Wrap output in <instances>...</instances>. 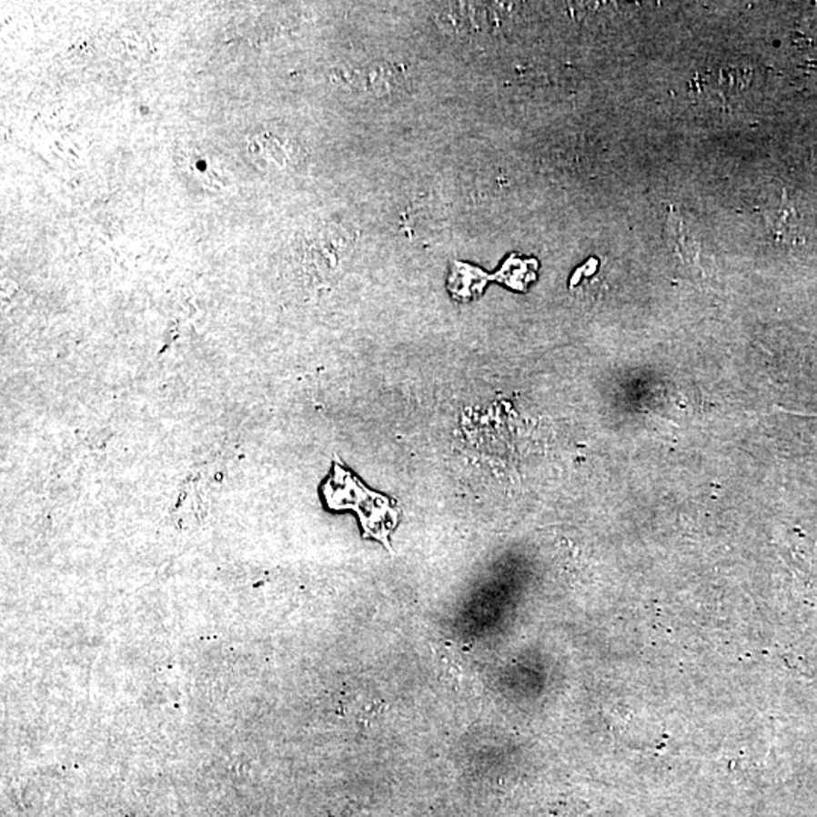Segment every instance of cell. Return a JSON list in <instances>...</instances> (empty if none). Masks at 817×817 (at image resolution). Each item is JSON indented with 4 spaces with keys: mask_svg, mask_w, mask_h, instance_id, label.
<instances>
[{
    "mask_svg": "<svg viewBox=\"0 0 817 817\" xmlns=\"http://www.w3.org/2000/svg\"><path fill=\"white\" fill-rule=\"evenodd\" d=\"M321 494L330 510H355L364 535L389 547V533L398 524V508L385 495L368 489L348 468L335 460L332 472L321 486Z\"/></svg>",
    "mask_w": 817,
    "mask_h": 817,
    "instance_id": "cell-1",
    "label": "cell"
},
{
    "mask_svg": "<svg viewBox=\"0 0 817 817\" xmlns=\"http://www.w3.org/2000/svg\"><path fill=\"white\" fill-rule=\"evenodd\" d=\"M538 268H540V264L536 259H521V257H512L506 262L503 270L499 271L503 274L501 282L518 291H526L529 285L536 280Z\"/></svg>",
    "mask_w": 817,
    "mask_h": 817,
    "instance_id": "cell-4",
    "label": "cell"
},
{
    "mask_svg": "<svg viewBox=\"0 0 817 817\" xmlns=\"http://www.w3.org/2000/svg\"><path fill=\"white\" fill-rule=\"evenodd\" d=\"M180 170L188 182L209 191H221L229 185V176L223 162L207 150L187 147L179 150Z\"/></svg>",
    "mask_w": 817,
    "mask_h": 817,
    "instance_id": "cell-3",
    "label": "cell"
},
{
    "mask_svg": "<svg viewBox=\"0 0 817 817\" xmlns=\"http://www.w3.org/2000/svg\"><path fill=\"white\" fill-rule=\"evenodd\" d=\"M253 161L267 171L296 170L303 164L305 148L287 134L267 131L248 143Z\"/></svg>",
    "mask_w": 817,
    "mask_h": 817,
    "instance_id": "cell-2",
    "label": "cell"
}]
</instances>
